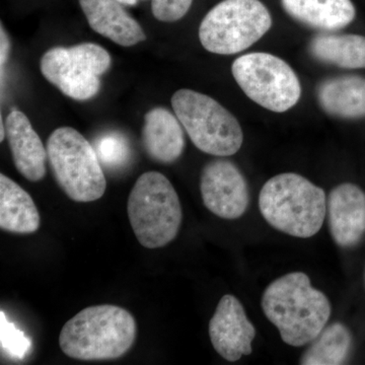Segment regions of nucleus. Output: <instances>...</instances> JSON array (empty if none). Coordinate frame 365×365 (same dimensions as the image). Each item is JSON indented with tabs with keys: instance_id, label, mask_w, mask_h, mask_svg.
Here are the masks:
<instances>
[{
	"instance_id": "f257e3e1",
	"label": "nucleus",
	"mask_w": 365,
	"mask_h": 365,
	"mask_svg": "<svg viewBox=\"0 0 365 365\" xmlns=\"http://www.w3.org/2000/svg\"><path fill=\"white\" fill-rule=\"evenodd\" d=\"M266 318L279 331L287 345L309 344L325 329L330 319V300L312 287L304 272L288 273L274 280L264 292L261 302Z\"/></svg>"
},
{
	"instance_id": "f03ea898",
	"label": "nucleus",
	"mask_w": 365,
	"mask_h": 365,
	"mask_svg": "<svg viewBox=\"0 0 365 365\" xmlns=\"http://www.w3.org/2000/svg\"><path fill=\"white\" fill-rule=\"evenodd\" d=\"M134 317L113 304L88 307L66 322L59 336L62 351L78 360L120 359L136 339Z\"/></svg>"
},
{
	"instance_id": "7ed1b4c3",
	"label": "nucleus",
	"mask_w": 365,
	"mask_h": 365,
	"mask_svg": "<svg viewBox=\"0 0 365 365\" xmlns=\"http://www.w3.org/2000/svg\"><path fill=\"white\" fill-rule=\"evenodd\" d=\"M261 215L278 232L299 239L314 237L327 217L325 191L306 178L284 173L271 178L259 195Z\"/></svg>"
},
{
	"instance_id": "20e7f679",
	"label": "nucleus",
	"mask_w": 365,
	"mask_h": 365,
	"mask_svg": "<svg viewBox=\"0 0 365 365\" xmlns=\"http://www.w3.org/2000/svg\"><path fill=\"white\" fill-rule=\"evenodd\" d=\"M129 222L141 246L158 249L176 239L182 211L179 196L167 177L144 173L137 179L127 202Z\"/></svg>"
},
{
	"instance_id": "39448f33",
	"label": "nucleus",
	"mask_w": 365,
	"mask_h": 365,
	"mask_svg": "<svg viewBox=\"0 0 365 365\" xmlns=\"http://www.w3.org/2000/svg\"><path fill=\"white\" fill-rule=\"evenodd\" d=\"M53 176L62 191L76 202L102 198L107 181L95 148L71 127H60L47 140Z\"/></svg>"
},
{
	"instance_id": "423d86ee",
	"label": "nucleus",
	"mask_w": 365,
	"mask_h": 365,
	"mask_svg": "<svg viewBox=\"0 0 365 365\" xmlns=\"http://www.w3.org/2000/svg\"><path fill=\"white\" fill-rule=\"evenodd\" d=\"M173 110L199 150L215 157H230L244 141L241 124L215 98L187 90L177 91Z\"/></svg>"
},
{
	"instance_id": "0eeeda50",
	"label": "nucleus",
	"mask_w": 365,
	"mask_h": 365,
	"mask_svg": "<svg viewBox=\"0 0 365 365\" xmlns=\"http://www.w3.org/2000/svg\"><path fill=\"white\" fill-rule=\"evenodd\" d=\"M272 26V18L260 0H222L199 26V39L208 52L237 54L248 49Z\"/></svg>"
},
{
	"instance_id": "6e6552de",
	"label": "nucleus",
	"mask_w": 365,
	"mask_h": 365,
	"mask_svg": "<svg viewBox=\"0 0 365 365\" xmlns=\"http://www.w3.org/2000/svg\"><path fill=\"white\" fill-rule=\"evenodd\" d=\"M232 72L247 97L269 111L287 112L302 96L299 79L292 66L269 53L242 55L235 60Z\"/></svg>"
},
{
	"instance_id": "1a4fd4ad",
	"label": "nucleus",
	"mask_w": 365,
	"mask_h": 365,
	"mask_svg": "<svg viewBox=\"0 0 365 365\" xmlns=\"http://www.w3.org/2000/svg\"><path fill=\"white\" fill-rule=\"evenodd\" d=\"M111 66V56L93 43L54 47L41 59V71L51 85L67 97L86 101L100 91L101 76Z\"/></svg>"
},
{
	"instance_id": "9d476101",
	"label": "nucleus",
	"mask_w": 365,
	"mask_h": 365,
	"mask_svg": "<svg viewBox=\"0 0 365 365\" xmlns=\"http://www.w3.org/2000/svg\"><path fill=\"white\" fill-rule=\"evenodd\" d=\"M200 191L205 207L223 220L242 217L249 207L248 182L230 160L220 158L204 167Z\"/></svg>"
},
{
	"instance_id": "9b49d317",
	"label": "nucleus",
	"mask_w": 365,
	"mask_h": 365,
	"mask_svg": "<svg viewBox=\"0 0 365 365\" xmlns=\"http://www.w3.org/2000/svg\"><path fill=\"white\" fill-rule=\"evenodd\" d=\"M209 337L215 351L227 361L235 362L253 351L256 329L235 295H223L209 322Z\"/></svg>"
},
{
	"instance_id": "f8f14e48",
	"label": "nucleus",
	"mask_w": 365,
	"mask_h": 365,
	"mask_svg": "<svg viewBox=\"0 0 365 365\" xmlns=\"http://www.w3.org/2000/svg\"><path fill=\"white\" fill-rule=\"evenodd\" d=\"M327 217L337 246H356L365 235L364 192L351 182L335 187L327 199Z\"/></svg>"
},
{
	"instance_id": "ddd939ff",
	"label": "nucleus",
	"mask_w": 365,
	"mask_h": 365,
	"mask_svg": "<svg viewBox=\"0 0 365 365\" xmlns=\"http://www.w3.org/2000/svg\"><path fill=\"white\" fill-rule=\"evenodd\" d=\"M6 138L16 170L31 182L41 181L46 175L47 150L29 118L14 110L6 120Z\"/></svg>"
},
{
	"instance_id": "4468645a",
	"label": "nucleus",
	"mask_w": 365,
	"mask_h": 365,
	"mask_svg": "<svg viewBox=\"0 0 365 365\" xmlns=\"http://www.w3.org/2000/svg\"><path fill=\"white\" fill-rule=\"evenodd\" d=\"M88 25L95 32L123 47L146 40L138 21L116 0H79Z\"/></svg>"
},
{
	"instance_id": "2eb2a0df",
	"label": "nucleus",
	"mask_w": 365,
	"mask_h": 365,
	"mask_svg": "<svg viewBox=\"0 0 365 365\" xmlns=\"http://www.w3.org/2000/svg\"><path fill=\"white\" fill-rule=\"evenodd\" d=\"M182 128L178 117L165 108L146 113L141 138L148 157L160 163L176 162L185 150Z\"/></svg>"
},
{
	"instance_id": "dca6fc26",
	"label": "nucleus",
	"mask_w": 365,
	"mask_h": 365,
	"mask_svg": "<svg viewBox=\"0 0 365 365\" xmlns=\"http://www.w3.org/2000/svg\"><path fill=\"white\" fill-rule=\"evenodd\" d=\"M281 4L295 21L324 32L344 29L356 16L351 0H281Z\"/></svg>"
},
{
	"instance_id": "f3484780",
	"label": "nucleus",
	"mask_w": 365,
	"mask_h": 365,
	"mask_svg": "<svg viewBox=\"0 0 365 365\" xmlns=\"http://www.w3.org/2000/svg\"><path fill=\"white\" fill-rule=\"evenodd\" d=\"M318 102L328 115L340 119L365 117V78L342 76L327 78L317 90Z\"/></svg>"
},
{
	"instance_id": "a211bd4d",
	"label": "nucleus",
	"mask_w": 365,
	"mask_h": 365,
	"mask_svg": "<svg viewBox=\"0 0 365 365\" xmlns=\"http://www.w3.org/2000/svg\"><path fill=\"white\" fill-rule=\"evenodd\" d=\"M40 215L32 197L20 185L0 175V227L6 232L30 235L40 227Z\"/></svg>"
},
{
	"instance_id": "6ab92c4d",
	"label": "nucleus",
	"mask_w": 365,
	"mask_h": 365,
	"mask_svg": "<svg viewBox=\"0 0 365 365\" xmlns=\"http://www.w3.org/2000/svg\"><path fill=\"white\" fill-rule=\"evenodd\" d=\"M309 53L322 63L347 69L365 68L364 36L319 34L311 40Z\"/></svg>"
},
{
	"instance_id": "aec40b11",
	"label": "nucleus",
	"mask_w": 365,
	"mask_h": 365,
	"mask_svg": "<svg viewBox=\"0 0 365 365\" xmlns=\"http://www.w3.org/2000/svg\"><path fill=\"white\" fill-rule=\"evenodd\" d=\"M309 344L300 359V364H344L351 350L352 336L347 327L341 323H333L326 326Z\"/></svg>"
},
{
	"instance_id": "412c9836",
	"label": "nucleus",
	"mask_w": 365,
	"mask_h": 365,
	"mask_svg": "<svg viewBox=\"0 0 365 365\" xmlns=\"http://www.w3.org/2000/svg\"><path fill=\"white\" fill-rule=\"evenodd\" d=\"M93 148L101 163L106 168L118 169L128 162L130 158L128 141L117 132L103 134L96 140Z\"/></svg>"
},
{
	"instance_id": "4be33fe9",
	"label": "nucleus",
	"mask_w": 365,
	"mask_h": 365,
	"mask_svg": "<svg viewBox=\"0 0 365 365\" xmlns=\"http://www.w3.org/2000/svg\"><path fill=\"white\" fill-rule=\"evenodd\" d=\"M0 342L2 351L14 359L21 360L31 349V340L14 323L6 319L4 311L0 313Z\"/></svg>"
},
{
	"instance_id": "5701e85b",
	"label": "nucleus",
	"mask_w": 365,
	"mask_h": 365,
	"mask_svg": "<svg viewBox=\"0 0 365 365\" xmlns=\"http://www.w3.org/2000/svg\"><path fill=\"white\" fill-rule=\"evenodd\" d=\"M193 0H151V11L157 20L173 23L188 13Z\"/></svg>"
},
{
	"instance_id": "b1692460",
	"label": "nucleus",
	"mask_w": 365,
	"mask_h": 365,
	"mask_svg": "<svg viewBox=\"0 0 365 365\" xmlns=\"http://www.w3.org/2000/svg\"><path fill=\"white\" fill-rule=\"evenodd\" d=\"M9 53H11V40L4 26L0 28V66H1V74H4V67L9 60Z\"/></svg>"
},
{
	"instance_id": "393cba45",
	"label": "nucleus",
	"mask_w": 365,
	"mask_h": 365,
	"mask_svg": "<svg viewBox=\"0 0 365 365\" xmlns=\"http://www.w3.org/2000/svg\"><path fill=\"white\" fill-rule=\"evenodd\" d=\"M116 1L125 6H135L137 4V0H116Z\"/></svg>"
}]
</instances>
